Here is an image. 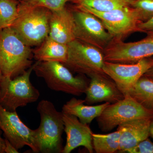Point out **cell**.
<instances>
[{
	"instance_id": "cell-1",
	"label": "cell",
	"mask_w": 153,
	"mask_h": 153,
	"mask_svg": "<svg viewBox=\"0 0 153 153\" xmlns=\"http://www.w3.org/2000/svg\"><path fill=\"white\" fill-rule=\"evenodd\" d=\"M12 27L0 30V69L2 76L13 78L32 66L33 51Z\"/></svg>"
},
{
	"instance_id": "cell-2",
	"label": "cell",
	"mask_w": 153,
	"mask_h": 153,
	"mask_svg": "<svg viewBox=\"0 0 153 153\" xmlns=\"http://www.w3.org/2000/svg\"><path fill=\"white\" fill-rule=\"evenodd\" d=\"M52 11L20 1L18 16L12 27L30 47L38 46L48 37Z\"/></svg>"
},
{
	"instance_id": "cell-3",
	"label": "cell",
	"mask_w": 153,
	"mask_h": 153,
	"mask_svg": "<svg viewBox=\"0 0 153 153\" xmlns=\"http://www.w3.org/2000/svg\"><path fill=\"white\" fill-rule=\"evenodd\" d=\"M33 71L52 90L76 96L85 93L89 82L84 75L74 76L64 64L55 61H37Z\"/></svg>"
},
{
	"instance_id": "cell-4",
	"label": "cell",
	"mask_w": 153,
	"mask_h": 153,
	"mask_svg": "<svg viewBox=\"0 0 153 153\" xmlns=\"http://www.w3.org/2000/svg\"><path fill=\"white\" fill-rule=\"evenodd\" d=\"M37 109L41 118L40 126L36 129L40 152L61 153L64 128L63 112L57 111L52 102L46 100L38 103Z\"/></svg>"
},
{
	"instance_id": "cell-5",
	"label": "cell",
	"mask_w": 153,
	"mask_h": 153,
	"mask_svg": "<svg viewBox=\"0 0 153 153\" xmlns=\"http://www.w3.org/2000/svg\"><path fill=\"white\" fill-rule=\"evenodd\" d=\"M35 63L22 74L13 78L2 76L0 82V105L9 111H16L18 108L37 101L39 91L30 80Z\"/></svg>"
},
{
	"instance_id": "cell-6",
	"label": "cell",
	"mask_w": 153,
	"mask_h": 153,
	"mask_svg": "<svg viewBox=\"0 0 153 153\" xmlns=\"http://www.w3.org/2000/svg\"><path fill=\"white\" fill-rule=\"evenodd\" d=\"M68 45V56L64 64L71 71L91 77L106 74L103 71V52L94 46L75 39Z\"/></svg>"
},
{
	"instance_id": "cell-7",
	"label": "cell",
	"mask_w": 153,
	"mask_h": 153,
	"mask_svg": "<svg viewBox=\"0 0 153 153\" xmlns=\"http://www.w3.org/2000/svg\"><path fill=\"white\" fill-rule=\"evenodd\" d=\"M140 118L153 119V111L146 109L127 94L120 101L110 104L96 119L99 128L107 132L124 123Z\"/></svg>"
},
{
	"instance_id": "cell-8",
	"label": "cell",
	"mask_w": 153,
	"mask_h": 153,
	"mask_svg": "<svg viewBox=\"0 0 153 153\" xmlns=\"http://www.w3.org/2000/svg\"><path fill=\"white\" fill-rule=\"evenodd\" d=\"M82 10L96 16L113 38L123 40L135 32H141L140 20L136 10L131 7H124L107 12H97L86 7L75 6Z\"/></svg>"
},
{
	"instance_id": "cell-9",
	"label": "cell",
	"mask_w": 153,
	"mask_h": 153,
	"mask_svg": "<svg viewBox=\"0 0 153 153\" xmlns=\"http://www.w3.org/2000/svg\"><path fill=\"white\" fill-rule=\"evenodd\" d=\"M147 36L140 41L124 42L113 38L103 51L105 61L122 63H134L153 56V31L146 33Z\"/></svg>"
},
{
	"instance_id": "cell-10",
	"label": "cell",
	"mask_w": 153,
	"mask_h": 153,
	"mask_svg": "<svg viewBox=\"0 0 153 153\" xmlns=\"http://www.w3.org/2000/svg\"><path fill=\"white\" fill-rule=\"evenodd\" d=\"M75 24V38L103 52L112 36L96 16L75 7L72 10Z\"/></svg>"
},
{
	"instance_id": "cell-11",
	"label": "cell",
	"mask_w": 153,
	"mask_h": 153,
	"mask_svg": "<svg viewBox=\"0 0 153 153\" xmlns=\"http://www.w3.org/2000/svg\"><path fill=\"white\" fill-rule=\"evenodd\" d=\"M0 129L17 149L28 146L34 152H40L36 129H31L23 123L16 111L7 110L1 105Z\"/></svg>"
},
{
	"instance_id": "cell-12",
	"label": "cell",
	"mask_w": 153,
	"mask_h": 153,
	"mask_svg": "<svg viewBox=\"0 0 153 153\" xmlns=\"http://www.w3.org/2000/svg\"><path fill=\"white\" fill-rule=\"evenodd\" d=\"M153 65V58L147 57L134 63H113L105 61L103 71L114 81L125 96Z\"/></svg>"
},
{
	"instance_id": "cell-13",
	"label": "cell",
	"mask_w": 153,
	"mask_h": 153,
	"mask_svg": "<svg viewBox=\"0 0 153 153\" xmlns=\"http://www.w3.org/2000/svg\"><path fill=\"white\" fill-rule=\"evenodd\" d=\"M63 117L66 142L61 153H71L79 146L84 147L89 153H93V132L89 124L82 123L73 115L63 112Z\"/></svg>"
},
{
	"instance_id": "cell-14",
	"label": "cell",
	"mask_w": 153,
	"mask_h": 153,
	"mask_svg": "<svg viewBox=\"0 0 153 153\" xmlns=\"http://www.w3.org/2000/svg\"><path fill=\"white\" fill-rule=\"evenodd\" d=\"M85 94V103L88 105L103 102L112 104L125 97L114 81L106 74H97L90 77Z\"/></svg>"
},
{
	"instance_id": "cell-15",
	"label": "cell",
	"mask_w": 153,
	"mask_h": 153,
	"mask_svg": "<svg viewBox=\"0 0 153 153\" xmlns=\"http://www.w3.org/2000/svg\"><path fill=\"white\" fill-rule=\"evenodd\" d=\"M75 24L72 10L65 7L52 12L49 21V37L61 43L68 44L75 40Z\"/></svg>"
},
{
	"instance_id": "cell-16",
	"label": "cell",
	"mask_w": 153,
	"mask_h": 153,
	"mask_svg": "<svg viewBox=\"0 0 153 153\" xmlns=\"http://www.w3.org/2000/svg\"><path fill=\"white\" fill-rule=\"evenodd\" d=\"M153 119L140 118L132 120L118 126L121 134L119 151H126L136 146L149 136L150 126Z\"/></svg>"
},
{
	"instance_id": "cell-17",
	"label": "cell",
	"mask_w": 153,
	"mask_h": 153,
	"mask_svg": "<svg viewBox=\"0 0 153 153\" xmlns=\"http://www.w3.org/2000/svg\"><path fill=\"white\" fill-rule=\"evenodd\" d=\"M84 103V100L73 97L63 105L62 112L75 116L82 123L89 124L94 119L99 117L111 104L109 102H105L98 105H90Z\"/></svg>"
},
{
	"instance_id": "cell-18",
	"label": "cell",
	"mask_w": 153,
	"mask_h": 153,
	"mask_svg": "<svg viewBox=\"0 0 153 153\" xmlns=\"http://www.w3.org/2000/svg\"><path fill=\"white\" fill-rule=\"evenodd\" d=\"M67 44H61L49 36L35 50L33 57L39 62L55 61L65 64L68 56Z\"/></svg>"
},
{
	"instance_id": "cell-19",
	"label": "cell",
	"mask_w": 153,
	"mask_h": 153,
	"mask_svg": "<svg viewBox=\"0 0 153 153\" xmlns=\"http://www.w3.org/2000/svg\"><path fill=\"white\" fill-rule=\"evenodd\" d=\"M128 94L146 109L153 111V81L150 79L143 75Z\"/></svg>"
},
{
	"instance_id": "cell-20",
	"label": "cell",
	"mask_w": 153,
	"mask_h": 153,
	"mask_svg": "<svg viewBox=\"0 0 153 153\" xmlns=\"http://www.w3.org/2000/svg\"><path fill=\"white\" fill-rule=\"evenodd\" d=\"M121 131L117 130L111 133H92V145L94 150L97 153H114L119 151Z\"/></svg>"
},
{
	"instance_id": "cell-21",
	"label": "cell",
	"mask_w": 153,
	"mask_h": 153,
	"mask_svg": "<svg viewBox=\"0 0 153 153\" xmlns=\"http://www.w3.org/2000/svg\"><path fill=\"white\" fill-rule=\"evenodd\" d=\"M134 0H69L76 6L86 7L100 12L131 7Z\"/></svg>"
},
{
	"instance_id": "cell-22",
	"label": "cell",
	"mask_w": 153,
	"mask_h": 153,
	"mask_svg": "<svg viewBox=\"0 0 153 153\" xmlns=\"http://www.w3.org/2000/svg\"><path fill=\"white\" fill-rule=\"evenodd\" d=\"M19 3L17 0H0V30L13 25L18 16Z\"/></svg>"
},
{
	"instance_id": "cell-23",
	"label": "cell",
	"mask_w": 153,
	"mask_h": 153,
	"mask_svg": "<svg viewBox=\"0 0 153 153\" xmlns=\"http://www.w3.org/2000/svg\"><path fill=\"white\" fill-rule=\"evenodd\" d=\"M131 7L136 10L142 22L153 17V0H134Z\"/></svg>"
},
{
	"instance_id": "cell-24",
	"label": "cell",
	"mask_w": 153,
	"mask_h": 153,
	"mask_svg": "<svg viewBox=\"0 0 153 153\" xmlns=\"http://www.w3.org/2000/svg\"><path fill=\"white\" fill-rule=\"evenodd\" d=\"M68 1L69 0H22L20 1L29 5L42 7L54 12L64 8Z\"/></svg>"
},
{
	"instance_id": "cell-25",
	"label": "cell",
	"mask_w": 153,
	"mask_h": 153,
	"mask_svg": "<svg viewBox=\"0 0 153 153\" xmlns=\"http://www.w3.org/2000/svg\"><path fill=\"white\" fill-rule=\"evenodd\" d=\"M128 153H153V143L149 138L140 142L134 147L126 151Z\"/></svg>"
},
{
	"instance_id": "cell-26",
	"label": "cell",
	"mask_w": 153,
	"mask_h": 153,
	"mask_svg": "<svg viewBox=\"0 0 153 153\" xmlns=\"http://www.w3.org/2000/svg\"><path fill=\"white\" fill-rule=\"evenodd\" d=\"M141 32L146 33L148 31H153V17L146 22H141L139 25Z\"/></svg>"
},
{
	"instance_id": "cell-27",
	"label": "cell",
	"mask_w": 153,
	"mask_h": 153,
	"mask_svg": "<svg viewBox=\"0 0 153 153\" xmlns=\"http://www.w3.org/2000/svg\"><path fill=\"white\" fill-rule=\"evenodd\" d=\"M4 153H19V150L12 144L10 141L5 138Z\"/></svg>"
},
{
	"instance_id": "cell-28",
	"label": "cell",
	"mask_w": 153,
	"mask_h": 153,
	"mask_svg": "<svg viewBox=\"0 0 153 153\" xmlns=\"http://www.w3.org/2000/svg\"><path fill=\"white\" fill-rule=\"evenodd\" d=\"M143 75L153 81V65L146 71Z\"/></svg>"
},
{
	"instance_id": "cell-29",
	"label": "cell",
	"mask_w": 153,
	"mask_h": 153,
	"mask_svg": "<svg viewBox=\"0 0 153 153\" xmlns=\"http://www.w3.org/2000/svg\"><path fill=\"white\" fill-rule=\"evenodd\" d=\"M5 140L2 138L0 131V153H4Z\"/></svg>"
},
{
	"instance_id": "cell-30",
	"label": "cell",
	"mask_w": 153,
	"mask_h": 153,
	"mask_svg": "<svg viewBox=\"0 0 153 153\" xmlns=\"http://www.w3.org/2000/svg\"><path fill=\"white\" fill-rule=\"evenodd\" d=\"M149 135L152 137L153 140V120L151 122L150 126Z\"/></svg>"
},
{
	"instance_id": "cell-31",
	"label": "cell",
	"mask_w": 153,
	"mask_h": 153,
	"mask_svg": "<svg viewBox=\"0 0 153 153\" xmlns=\"http://www.w3.org/2000/svg\"><path fill=\"white\" fill-rule=\"evenodd\" d=\"M2 76V75L1 71V69H0V82H1V79Z\"/></svg>"
}]
</instances>
